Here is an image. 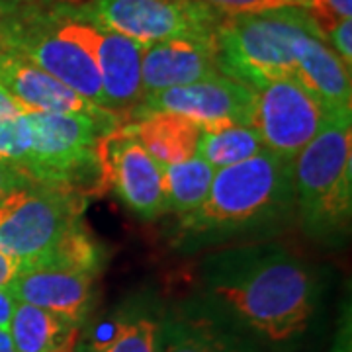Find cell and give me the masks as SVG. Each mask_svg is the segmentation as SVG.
Segmentation results:
<instances>
[{
  "label": "cell",
  "mask_w": 352,
  "mask_h": 352,
  "mask_svg": "<svg viewBox=\"0 0 352 352\" xmlns=\"http://www.w3.org/2000/svg\"><path fill=\"white\" fill-rule=\"evenodd\" d=\"M210 292L233 321L268 342H288L307 329L317 305L314 274L286 252L223 264Z\"/></svg>",
  "instance_id": "1"
},
{
  "label": "cell",
  "mask_w": 352,
  "mask_h": 352,
  "mask_svg": "<svg viewBox=\"0 0 352 352\" xmlns=\"http://www.w3.org/2000/svg\"><path fill=\"white\" fill-rule=\"evenodd\" d=\"M292 198L294 163L263 151L215 170L208 198L198 210L182 215V229L204 239L264 226L284 214Z\"/></svg>",
  "instance_id": "2"
},
{
  "label": "cell",
  "mask_w": 352,
  "mask_h": 352,
  "mask_svg": "<svg viewBox=\"0 0 352 352\" xmlns=\"http://www.w3.org/2000/svg\"><path fill=\"white\" fill-rule=\"evenodd\" d=\"M28 141L16 168L30 180L87 198L108 186L100 139L113 124L82 113L25 112Z\"/></svg>",
  "instance_id": "3"
},
{
  "label": "cell",
  "mask_w": 352,
  "mask_h": 352,
  "mask_svg": "<svg viewBox=\"0 0 352 352\" xmlns=\"http://www.w3.org/2000/svg\"><path fill=\"white\" fill-rule=\"evenodd\" d=\"M352 113L331 116L294 161V196L305 229L333 237L349 229L352 212Z\"/></svg>",
  "instance_id": "4"
},
{
  "label": "cell",
  "mask_w": 352,
  "mask_h": 352,
  "mask_svg": "<svg viewBox=\"0 0 352 352\" xmlns=\"http://www.w3.org/2000/svg\"><path fill=\"white\" fill-rule=\"evenodd\" d=\"M307 30L315 28L298 6L226 16L217 30L221 73L252 90L270 80H298V43Z\"/></svg>",
  "instance_id": "5"
},
{
  "label": "cell",
  "mask_w": 352,
  "mask_h": 352,
  "mask_svg": "<svg viewBox=\"0 0 352 352\" xmlns=\"http://www.w3.org/2000/svg\"><path fill=\"white\" fill-rule=\"evenodd\" d=\"M87 198L28 180L0 201V251L20 266L50 252L80 223Z\"/></svg>",
  "instance_id": "6"
},
{
  "label": "cell",
  "mask_w": 352,
  "mask_h": 352,
  "mask_svg": "<svg viewBox=\"0 0 352 352\" xmlns=\"http://www.w3.org/2000/svg\"><path fill=\"white\" fill-rule=\"evenodd\" d=\"M65 8L143 47L164 39L212 36L226 18L198 0H88Z\"/></svg>",
  "instance_id": "7"
},
{
  "label": "cell",
  "mask_w": 352,
  "mask_h": 352,
  "mask_svg": "<svg viewBox=\"0 0 352 352\" xmlns=\"http://www.w3.org/2000/svg\"><path fill=\"white\" fill-rule=\"evenodd\" d=\"M2 50L12 51L75 90L78 96L106 110L100 75L87 51L75 41L61 38L50 24L47 14L14 12L2 8Z\"/></svg>",
  "instance_id": "8"
},
{
  "label": "cell",
  "mask_w": 352,
  "mask_h": 352,
  "mask_svg": "<svg viewBox=\"0 0 352 352\" xmlns=\"http://www.w3.org/2000/svg\"><path fill=\"white\" fill-rule=\"evenodd\" d=\"M51 28L61 38L75 41L90 55L100 75L106 110L133 113L143 100L141 55L143 45L106 28L76 18L65 6L47 12Z\"/></svg>",
  "instance_id": "9"
},
{
  "label": "cell",
  "mask_w": 352,
  "mask_h": 352,
  "mask_svg": "<svg viewBox=\"0 0 352 352\" xmlns=\"http://www.w3.org/2000/svg\"><path fill=\"white\" fill-rule=\"evenodd\" d=\"M251 127L266 151L294 163L303 147L325 127L331 113L302 82L282 78L254 88Z\"/></svg>",
  "instance_id": "10"
},
{
  "label": "cell",
  "mask_w": 352,
  "mask_h": 352,
  "mask_svg": "<svg viewBox=\"0 0 352 352\" xmlns=\"http://www.w3.org/2000/svg\"><path fill=\"white\" fill-rule=\"evenodd\" d=\"M108 186H112L127 208L143 219L164 214L163 164H159L141 145L129 124H118L100 139Z\"/></svg>",
  "instance_id": "11"
},
{
  "label": "cell",
  "mask_w": 352,
  "mask_h": 352,
  "mask_svg": "<svg viewBox=\"0 0 352 352\" xmlns=\"http://www.w3.org/2000/svg\"><path fill=\"white\" fill-rule=\"evenodd\" d=\"M252 100V88L221 73L149 94L133 113L139 118L153 112H176L194 120L200 127L212 124L251 126Z\"/></svg>",
  "instance_id": "12"
},
{
  "label": "cell",
  "mask_w": 352,
  "mask_h": 352,
  "mask_svg": "<svg viewBox=\"0 0 352 352\" xmlns=\"http://www.w3.org/2000/svg\"><path fill=\"white\" fill-rule=\"evenodd\" d=\"M214 75H221L217 34L164 39L143 47V98L166 88L190 85Z\"/></svg>",
  "instance_id": "13"
},
{
  "label": "cell",
  "mask_w": 352,
  "mask_h": 352,
  "mask_svg": "<svg viewBox=\"0 0 352 352\" xmlns=\"http://www.w3.org/2000/svg\"><path fill=\"white\" fill-rule=\"evenodd\" d=\"M0 87L32 112L82 113L106 124H120L116 113L78 96L75 90L12 51L0 50Z\"/></svg>",
  "instance_id": "14"
},
{
  "label": "cell",
  "mask_w": 352,
  "mask_h": 352,
  "mask_svg": "<svg viewBox=\"0 0 352 352\" xmlns=\"http://www.w3.org/2000/svg\"><path fill=\"white\" fill-rule=\"evenodd\" d=\"M92 282L94 276L88 272L30 266L20 268L8 289L16 302L36 305L82 325L92 305Z\"/></svg>",
  "instance_id": "15"
},
{
  "label": "cell",
  "mask_w": 352,
  "mask_h": 352,
  "mask_svg": "<svg viewBox=\"0 0 352 352\" xmlns=\"http://www.w3.org/2000/svg\"><path fill=\"white\" fill-rule=\"evenodd\" d=\"M298 82H302L331 113H352L351 69L315 30L298 43Z\"/></svg>",
  "instance_id": "16"
},
{
  "label": "cell",
  "mask_w": 352,
  "mask_h": 352,
  "mask_svg": "<svg viewBox=\"0 0 352 352\" xmlns=\"http://www.w3.org/2000/svg\"><path fill=\"white\" fill-rule=\"evenodd\" d=\"M8 333L16 352H75L80 325L47 309L16 302Z\"/></svg>",
  "instance_id": "17"
},
{
  "label": "cell",
  "mask_w": 352,
  "mask_h": 352,
  "mask_svg": "<svg viewBox=\"0 0 352 352\" xmlns=\"http://www.w3.org/2000/svg\"><path fill=\"white\" fill-rule=\"evenodd\" d=\"M129 126L141 145L159 164L184 163L196 155L200 126L182 113H145Z\"/></svg>",
  "instance_id": "18"
},
{
  "label": "cell",
  "mask_w": 352,
  "mask_h": 352,
  "mask_svg": "<svg viewBox=\"0 0 352 352\" xmlns=\"http://www.w3.org/2000/svg\"><path fill=\"white\" fill-rule=\"evenodd\" d=\"M159 352H251L226 329L201 317H168L161 323Z\"/></svg>",
  "instance_id": "19"
},
{
  "label": "cell",
  "mask_w": 352,
  "mask_h": 352,
  "mask_svg": "<svg viewBox=\"0 0 352 352\" xmlns=\"http://www.w3.org/2000/svg\"><path fill=\"white\" fill-rule=\"evenodd\" d=\"M266 151L261 135L251 126L243 124H212L200 127L196 155L214 170L243 163Z\"/></svg>",
  "instance_id": "20"
},
{
  "label": "cell",
  "mask_w": 352,
  "mask_h": 352,
  "mask_svg": "<svg viewBox=\"0 0 352 352\" xmlns=\"http://www.w3.org/2000/svg\"><path fill=\"white\" fill-rule=\"evenodd\" d=\"M214 175V168L198 155L184 163L163 164L166 208L180 215L198 210L201 201L208 198Z\"/></svg>",
  "instance_id": "21"
},
{
  "label": "cell",
  "mask_w": 352,
  "mask_h": 352,
  "mask_svg": "<svg viewBox=\"0 0 352 352\" xmlns=\"http://www.w3.org/2000/svg\"><path fill=\"white\" fill-rule=\"evenodd\" d=\"M161 323L147 315L118 319L106 339L88 340L75 352H159Z\"/></svg>",
  "instance_id": "22"
},
{
  "label": "cell",
  "mask_w": 352,
  "mask_h": 352,
  "mask_svg": "<svg viewBox=\"0 0 352 352\" xmlns=\"http://www.w3.org/2000/svg\"><path fill=\"white\" fill-rule=\"evenodd\" d=\"M98 249L94 247V241L87 231L75 226L63 239L59 241L50 252L39 256L32 263L22 264L20 268H30V266H53V268H67V270H78V272H88L94 276L98 268Z\"/></svg>",
  "instance_id": "23"
},
{
  "label": "cell",
  "mask_w": 352,
  "mask_h": 352,
  "mask_svg": "<svg viewBox=\"0 0 352 352\" xmlns=\"http://www.w3.org/2000/svg\"><path fill=\"white\" fill-rule=\"evenodd\" d=\"M25 112L28 108L0 87V161L14 166L20 163L25 151Z\"/></svg>",
  "instance_id": "24"
},
{
  "label": "cell",
  "mask_w": 352,
  "mask_h": 352,
  "mask_svg": "<svg viewBox=\"0 0 352 352\" xmlns=\"http://www.w3.org/2000/svg\"><path fill=\"white\" fill-rule=\"evenodd\" d=\"M303 12L314 24L319 38L325 41L340 22L352 18V0H305Z\"/></svg>",
  "instance_id": "25"
},
{
  "label": "cell",
  "mask_w": 352,
  "mask_h": 352,
  "mask_svg": "<svg viewBox=\"0 0 352 352\" xmlns=\"http://www.w3.org/2000/svg\"><path fill=\"white\" fill-rule=\"evenodd\" d=\"M201 4L214 8L221 16H252L282 10V8H302L296 0H198Z\"/></svg>",
  "instance_id": "26"
},
{
  "label": "cell",
  "mask_w": 352,
  "mask_h": 352,
  "mask_svg": "<svg viewBox=\"0 0 352 352\" xmlns=\"http://www.w3.org/2000/svg\"><path fill=\"white\" fill-rule=\"evenodd\" d=\"M331 50L340 57V61L351 69L352 65V20L340 22L325 39Z\"/></svg>",
  "instance_id": "27"
},
{
  "label": "cell",
  "mask_w": 352,
  "mask_h": 352,
  "mask_svg": "<svg viewBox=\"0 0 352 352\" xmlns=\"http://www.w3.org/2000/svg\"><path fill=\"white\" fill-rule=\"evenodd\" d=\"M30 178L24 176L14 164L0 161V201L4 200L14 188L22 186Z\"/></svg>",
  "instance_id": "28"
},
{
  "label": "cell",
  "mask_w": 352,
  "mask_h": 352,
  "mask_svg": "<svg viewBox=\"0 0 352 352\" xmlns=\"http://www.w3.org/2000/svg\"><path fill=\"white\" fill-rule=\"evenodd\" d=\"M20 272V263L0 251V288H8Z\"/></svg>",
  "instance_id": "29"
},
{
  "label": "cell",
  "mask_w": 352,
  "mask_h": 352,
  "mask_svg": "<svg viewBox=\"0 0 352 352\" xmlns=\"http://www.w3.org/2000/svg\"><path fill=\"white\" fill-rule=\"evenodd\" d=\"M16 300L8 288H0V329H8Z\"/></svg>",
  "instance_id": "30"
},
{
  "label": "cell",
  "mask_w": 352,
  "mask_h": 352,
  "mask_svg": "<svg viewBox=\"0 0 352 352\" xmlns=\"http://www.w3.org/2000/svg\"><path fill=\"white\" fill-rule=\"evenodd\" d=\"M0 352H16L8 329H0Z\"/></svg>",
  "instance_id": "31"
},
{
  "label": "cell",
  "mask_w": 352,
  "mask_h": 352,
  "mask_svg": "<svg viewBox=\"0 0 352 352\" xmlns=\"http://www.w3.org/2000/svg\"><path fill=\"white\" fill-rule=\"evenodd\" d=\"M10 2H28V4H47L53 0H10Z\"/></svg>",
  "instance_id": "32"
},
{
  "label": "cell",
  "mask_w": 352,
  "mask_h": 352,
  "mask_svg": "<svg viewBox=\"0 0 352 352\" xmlns=\"http://www.w3.org/2000/svg\"><path fill=\"white\" fill-rule=\"evenodd\" d=\"M0 12H2V4H0ZM0 50H2V36H0Z\"/></svg>",
  "instance_id": "33"
},
{
  "label": "cell",
  "mask_w": 352,
  "mask_h": 352,
  "mask_svg": "<svg viewBox=\"0 0 352 352\" xmlns=\"http://www.w3.org/2000/svg\"><path fill=\"white\" fill-rule=\"evenodd\" d=\"M296 2H300V4H302V8H303V4H305V0H296Z\"/></svg>",
  "instance_id": "34"
}]
</instances>
